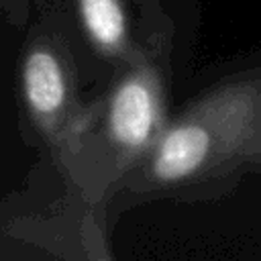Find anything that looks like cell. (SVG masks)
<instances>
[{
	"label": "cell",
	"instance_id": "obj_2",
	"mask_svg": "<svg viewBox=\"0 0 261 261\" xmlns=\"http://www.w3.org/2000/svg\"><path fill=\"white\" fill-rule=\"evenodd\" d=\"M163 94L155 67L143 57L128 63L104 102V135L122 167L139 165L161 137Z\"/></svg>",
	"mask_w": 261,
	"mask_h": 261
},
{
	"label": "cell",
	"instance_id": "obj_1",
	"mask_svg": "<svg viewBox=\"0 0 261 261\" xmlns=\"http://www.w3.org/2000/svg\"><path fill=\"white\" fill-rule=\"evenodd\" d=\"M20 94L27 114L47 143L67 153L82 128L71 61L49 37L29 45L20 63Z\"/></svg>",
	"mask_w": 261,
	"mask_h": 261
},
{
	"label": "cell",
	"instance_id": "obj_3",
	"mask_svg": "<svg viewBox=\"0 0 261 261\" xmlns=\"http://www.w3.org/2000/svg\"><path fill=\"white\" fill-rule=\"evenodd\" d=\"M75 6L84 33L96 51L126 63L143 59L133 43L122 0H75Z\"/></svg>",
	"mask_w": 261,
	"mask_h": 261
}]
</instances>
